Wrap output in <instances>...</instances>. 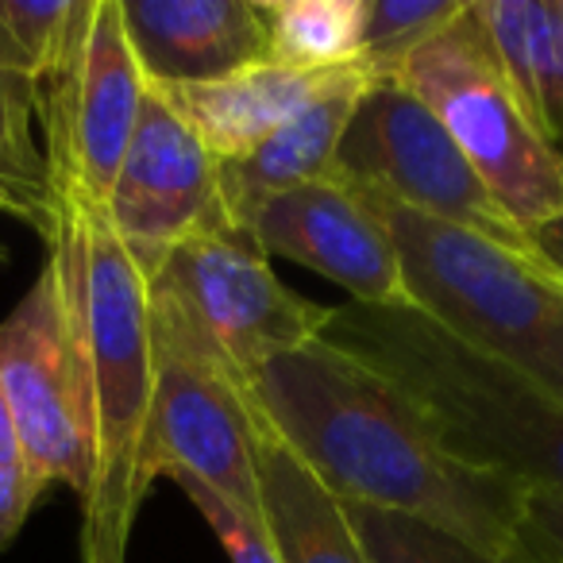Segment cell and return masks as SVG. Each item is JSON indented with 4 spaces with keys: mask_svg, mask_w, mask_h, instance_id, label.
I'll return each instance as SVG.
<instances>
[{
    "mask_svg": "<svg viewBox=\"0 0 563 563\" xmlns=\"http://www.w3.org/2000/svg\"><path fill=\"white\" fill-rule=\"evenodd\" d=\"M0 471H27L24 467V452H20L16 440V424H12L9 401L0 394Z\"/></svg>",
    "mask_w": 563,
    "mask_h": 563,
    "instance_id": "cell-26",
    "label": "cell"
},
{
    "mask_svg": "<svg viewBox=\"0 0 563 563\" xmlns=\"http://www.w3.org/2000/svg\"><path fill=\"white\" fill-rule=\"evenodd\" d=\"M120 12L151 86H205L266 63L258 0H120Z\"/></svg>",
    "mask_w": 563,
    "mask_h": 563,
    "instance_id": "cell-13",
    "label": "cell"
},
{
    "mask_svg": "<svg viewBox=\"0 0 563 563\" xmlns=\"http://www.w3.org/2000/svg\"><path fill=\"white\" fill-rule=\"evenodd\" d=\"M0 394L16 424L24 467L43 486H70L78 498L93 483V417L78 336L51 263L0 321Z\"/></svg>",
    "mask_w": 563,
    "mask_h": 563,
    "instance_id": "cell-8",
    "label": "cell"
},
{
    "mask_svg": "<svg viewBox=\"0 0 563 563\" xmlns=\"http://www.w3.org/2000/svg\"><path fill=\"white\" fill-rule=\"evenodd\" d=\"M332 178L532 255L525 228L486 189L444 124L394 78L367 81L340 140Z\"/></svg>",
    "mask_w": 563,
    "mask_h": 563,
    "instance_id": "cell-7",
    "label": "cell"
},
{
    "mask_svg": "<svg viewBox=\"0 0 563 563\" xmlns=\"http://www.w3.org/2000/svg\"><path fill=\"white\" fill-rule=\"evenodd\" d=\"M104 212L143 274L155 271L174 243L224 212L220 163L151 81Z\"/></svg>",
    "mask_w": 563,
    "mask_h": 563,
    "instance_id": "cell-11",
    "label": "cell"
},
{
    "mask_svg": "<svg viewBox=\"0 0 563 563\" xmlns=\"http://www.w3.org/2000/svg\"><path fill=\"white\" fill-rule=\"evenodd\" d=\"M517 548L532 563H563V494H548V490L525 494Z\"/></svg>",
    "mask_w": 563,
    "mask_h": 563,
    "instance_id": "cell-23",
    "label": "cell"
},
{
    "mask_svg": "<svg viewBox=\"0 0 563 563\" xmlns=\"http://www.w3.org/2000/svg\"><path fill=\"white\" fill-rule=\"evenodd\" d=\"M258 9H263L271 63L294 70L363 66L367 0H258Z\"/></svg>",
    "mask_w": 563,
    "mask_h": 563,
    "instance_id": "cell-17",
    "label": "cell"
},
{
    "mask_svg": "<svg viewBox=\"0 0 563 563\" xmlns=\"http://www.w3.org/2000/svg\"><path fill=\"white\" fill-rule=\"evenodd\" d=\"M89 0H0V74L40 93L66 63Z\"/></svg>",
    "mask_w": 563,
    "mask_h": 563,
    "instance_id": "cell-18",
    "label": "cell"
},
{
    "mask_svg": "<svg viewBox=\"0 0 563 563\" xmlns=\"http://www.w3.org/2000/svg\"><path fill=\"white\" fill-rule=\"evenodd\" d=\"M40 93L0 74V194L16 217L43 228L47 217V158L35 147Z\"/></svg>",
    "mask_w": 563,
    "mask_h": 563,
    "instance_id": "cell-20",
    "label": "cell"
},
{
    "mask_svg": "<svg viewBox=\"0 0 563 563\" xmlns=\"http://www.w3.org/2000/svg\"><path fill=\"white\" fill-rule=\"evenodd\" d=\"M386 78L421 97L521 228L563 209V158L517 101L471 16V0L444 32L401 58Z\"/></svg>",
    "mask_w": 563,
    "mask_h": 563,
    "instance_id": "cell-6",
    "label": "cell"
},
{
    "mask_svg": "<svg viewBox=\"0 0 563 563\" xmlns=\"http://www.w3.org/2000/svg\"><path fill=\"white\" fill-rule=\"evenodd\" d=\"M467 0H367L363 16V66L371 78H386L401 58L444 32Z\"/></svg>",
    "mask_w": 563,
    "mask_h": 563,
    "instance_id": "cell-21",
    "label": "cell"
},
{
    "mask_svg": "<svg viewBox=\"0 0 563 563\" xmlns=\"http://www.w3.org/2000/svg\"><path fill=\"white\" fill-rule=\"evenodd\" d=\"M247 232L271 255L309 266L347 301L375 309H409L406 271L378 209L340 178H321L278 194L251 217Z\"/></svg>",
    "mask_w": 563,
    "mask_h": 563,
    "instance_id": "cell-12",
    "label": "cell"
},
{
    "mask_svg": "<svg viewBox=\"0 0 563 563\" xmlns=\"http://www.w3.org/2000/svg\"><path fill=\"white\" fill-rule=\"evenodd\" d=\"M47 263L78 336L93 417V483L81 498V563H128L135 517L155 483L147 432L155 401L147 274L135 266L109 212L47 181Z\"/></svg>",
    "mask_w": 563,
    "mask_h": 563,
    "instance_id": "cell-2",
    "label": "cell"
},
{
    "mask_svg": "<svg viewBox=\"0 0 563 563\" xmlns=\"http://www.w3.org/2000/svg\"><path fill=\"white\" fill-rule=\"evenodd\" d=\"M363 194V189H360ZM401 255L413 306L563 401V278L537 255L363 194Z\"/></svg>",
    "mask_w": 563,
    "mask_h": 563,
    "instance_id": "cell-4",
    "label": "cell"
},
{
    "mask_svg": "<svg viewBox=\"0 0 563 563\" xmlns=\"http://www.w3.org/2000/svg\"><path fill=\"white\" fill-rule=\"evenodd\" d=\"M324 340L394 383L460 463L563 494V401L409 309L332 306Z\"/></svg>",
    "mask_w": 563,
    "mask_h": 563,
    "instance_id": "cell-3",
    "label": "cell"
},
{
    "mask_svg": "<svg viewBox=\"0 0 563 563\" xmlns=\"http://www.w3.org/2000/svg\"><path fill=\"white\" fill-rule=\"evenodd\" d=\"M170 483H178V490L186 494L197 514L209 521L212 537L220 540V548H224V555L232 563H286L278 544H274L271 529H266V517H251V514H243V509L228 506L220 494L205 490L194 478H170Z\"/></svg>",
    "mask_w": 563,
    "mask_h": 563,
    "instance_id": "cell-22",
    "label": "cell"
},
{
    "mask_svg": "<svg viewBox=\"0 0 563 563\" xmlns=\"http://www.w3.org/2000/svg\"><path fill=\"white\" fill-rule=\"evenodd\" d=\"M263 517L286 563H367L344 506L258 417Z\"/></svg>",
    "mask_w": 563,
    "mask_h": 563,
    "instance_id": "cell-16",
    "label": "cell"
},
{
    "mask_svg": "<svg viewBox=\"0 0 563 563\" xmlns=\"http://www.w3.org/2000/svg\"><path fill=\"white\" fill-rule=\"evenodd\" d=\"M143 93L147 78L135 63L120 0H89L70 55L40 89L47 181L104 209L132 143Z\"/></svg>",
    "mask_w": 563,
    "mask_h": 563,
    "instance_id": "cell-10",
    "label": "cell"
},
{
    "mask_svg": "<svg viewBox=\"0 0 563 563\" xmlns=\"http://www.w3.org/2000/svg\"><path fill=\"white\" fill-rule=\"evenodd\" d=\"M151 321L186 336L240 386L324 336L332 306L294 294L228 212L189 232L147 274Z\"/></svg>",
    "mask_w": 563,
    "mask_h": 563,
    "instance_id": "cell-5",
    "label": "cell"
},
{
    "mask_svg": "<svg viewBox=\"0 0 563 563\" xmlns=\"http://www.w3.org/2000/svg\"><path fill=\"white\" fill-rule=\"evenodd\" d=\"M0 209H9V201H4V194H0ZM12 212V209H9Z\"/></svg>",
    "mask_w": 563,
    "mask_h": 563,
    "instance_id": "cell-28",
    "label": "cell"
},
{
    "mask_svg": "<svg viewBox=\"0 0 563 563\" xmlns=\"http://www.w3.org/2000/svg\"><path fill=\"white\" fill-rule=\"evenodd\" d=\"M251 398L336 501L429 521L494 560L514 555L529 490L444 452L406 394L352 352L313 340L274 360Z\"/></svg>",
    "mask_w": 563,
    "mask_h": 563,
    "instance_id": "cell-1",
    "label": "cell"
},
{
    "mask_svg": "<svg viewBox=\"0 0 563 563\" xmlns=\"http://www.w3.org/2000/svg\"><path fill=\"white\" fill-rule=\"evenodd\" d=\"M344 517L352 525L367 563H532L521 548H514V555H506V560H494V555L478 552L467 540L452 537V532L437 529V525L386 514V509L344 506Z\"/></svg>",
    "mask_w": 563,
    "mask_h": 563,
    "instance_id": "cell-19",
    "label": "cell"
},
{
    "mask_svg": "<svg viewBox=\"0 0 563 563\" xmlns=\"http://www.w3.org/2000/svg\"><path fill=\"white\" fill-rule=\"evenodd\" d=\"M155 401L147 432V475L194 478L228 506L263 517L258 486V409L217 360L186 336L151 321Z\"/></svg>",
    "mask_w": 563,
    "mask_h": 563,
    "instance_id": "cell-9",
    "label": "cell"
},
{
    "mask_svg": "<svg viewBox=\"0 0 563 563\" xmlns=\"http://www.w3.org/2000/svg\"><path fill=\"white\" fill-rule=\"evenodd\" d=\"M360 70V66H352ZM347 70H294L282 63H255L247 70H235L220 81L205 86H174L163 89L170 104L181 112L197 140L209 147L217 163L247 155L255 143H263L271 132H278L286 120L298 117L306 104H313L321 93H329Z\"/></svg>",
    "mask_w": 563,
    "mask_h": 563,
    "instance_id": "cell-15",
    "label": "cell"
},
{
    "mask_svg": "<svg viewBox=\"0 0 563 563\" xmlns=\"http://www.w3.org/2000/svg\"><path fill=\"white\" fill-rule=\"evenodd\" d=\"M367 81L371 74L363 66L347 70L329 93L306 104L298 117L286 120L263 143H255L247 155L220 163V205H224V212L235 224L247 228L251 217L271 197L290 194V189L309 186V181L332 178L340 140H344L347 120H352Z\"/></svg>",
    "mask_w": 563,
    "mask_h": 563,
    "instance_id": "cell-14",
    "label": "cell"
},
{
    "mask_svg": "<svg viewBox=\"0 0 563 563\" xmlns=\"http://www.w3.org/2000/svg\"><path fill=\"white\" fill-rule=\"evenodd\" d=\"M47 486L32 471H0V552L20 537Z\"/></svg>",
    "mask_w": 563,
    "mask_h": 563,
    "instance_id": "cell-24",
    "label": "cell"
},
{
    "mask_svg": "<svg viewBox=\"0 0 563 563\" xmlns=\"http://www.w3.org/2000/svg\"><path fill=\"white\" fill-rule=\"evenodd\" d=\"M525 235H529L532 255H537L548 271L563 278V209H555L552 217H544L532 228H525Z\"/></svg>",
    "mask_w": 563,
    "mask_h": 563,
    "instance_id": "cell-25",
    "label": "cell"
},
{
    "mask_svg": "<svg viewBox=\"0 0 563 563\" xmlns=\"http://www.w3.org/2000/svg\"><path fill=\"white\" fill-rule=\"evenodd\" d=\"M555 12H560V24H563V0H555Z\"/></svg>",
    "mask_w": 563,
    "mask_h": 563,
    "instance_id": "cell-27",
    "label": "cell"
}]
</instances>
